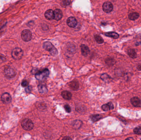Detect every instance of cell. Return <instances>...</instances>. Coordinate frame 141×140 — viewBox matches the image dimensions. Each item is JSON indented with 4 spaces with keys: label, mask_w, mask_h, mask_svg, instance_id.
Wrapping results in <instances>:
<instances>
[{
    "label": "cell",
    "mask_w": 141,
    "mask_h": 140,
    "mask_svg": "<svg viewBox=\"0 0 141 140\" xmlns=\"http://www.w3.org/2000/svg\"><path fill=\"white\" fill-rule=\"evenodd\" d=\"M94 39H95L96 41L98 44H102L104 42V40L103 39L100 35H95L94 36Z\"/></svg>",
    "instance_id": "cell-23"
},
{
    "label": "cell",
    "mask_w": 141,
    "mask_h": 140,
    "mask_svg": "<svg viewBox=\"0 0 141 140\" xmlns=\"http://www.w3.org/2000/svg\"><path fill=\"white\" fill-rule=\"evenodd\" d=\"M84 107V106H79L76 107V110L78 111L79 112L82 113L84 112V111H86V108L85 107Z\"/></svg>",
    "instance_id": "cell-25"
},
{
    "label": "cell",
    "mask_w": 141,
    "mask_h": 140,
    "mask_svg": "<svg viewBox=\"0 0 141 140\" xmlns=\"http://www.w3.org/2000/svg\"><path fill=\"white\" fill-rule=\"evenodd\" d=\"M50 72L47 69H45L41 71L37 72L35 74L36 78L38 80L42 81L47 78L49 75Z\"/></svg>",
    "instance_id": "cell-2"
},
{
    "label": "cell",
    "mask_w": 141,
    "mask_h": 140,
    "mask_svg": "<svg viewBox=\"0 0 141 140\" xmlns=\"http://www.w3.org/2000/svg\"><path fill=\"white\" fill-rule=\"evenodd\" d=\"M25 90H26V93H30L32 90V87L31 86H27V87L25 89Z\"/></svg>",
    "instance_id": "cell-33"
},
{
    "label": "cell",
    "mask_w": 141,
    "mask_h": 140,
    "mask_svg": "<svg viewBox=\"0 0 141 140\" xmlns=\"http://www.w3.org/2000/svg\"><path fill=\"white\" fill-rule=\"evenodd\" d=\"M28 84H29V83L26 80H24L21 83V86H22L24 87H26L27 86Z\"/></svg>",
    "instance_id": "cell-31"
},
{
    "label": "cell",
    "mask_w": 141,
    "mask_h": 140,
    "mask_svg": "<svg viewBox=\"0 0 141 140\" xmlns=\"http://www.w3.org/2000/svg\"><path fill=\"white\" fill-rule=\"evenodd\" d=\"M38 88L40 93L46 94L48 92V89L45 85L39 84L38 86Z\"/></svg>",
    "instance_id": "cell-15"
},
{
    "label": "cell",
    "mask_w": 141,
    "mask_h": 140,
    "mask_svg": "<svg viewBox=\"0 0 141 140\" xmlns=\"http://www.w3.org/2000/svg\"><path fill=\"white\" fill-rule=\"evenodd\" d=\"M140 16V15L139 13L136 12H132L130 13L128 15V18L131 20L135 21L138 19Z\"/></svg>",
    "instance_id": "cell-17"
},
{
    "label": "cell",
    "mask_w": 141,
    "mask_h": 140,
    "mask_svg": "<svg viewBox=\"0 0 141 140\" xmlns=\"http://www.w3.org/2000/svg\"><path fill=\"white\" fill-rule=\"evenodd\" d=\"M101 78L104 82H109L112 80V78L107 74H102L101 76Z\"/></svg>",
    "instance_id": "cell-20"
},
{
    "label": "cell",
    "mask_w": 141,
    "mask_h": 140,
    "mask_svg": "<svg viewBox=\"0 0 141 140\" xmlns=\"http://www.w3.org/2000/svg\"><path fill=\"white\" fill-rule=\"evenodd\" d=\"M104 35L105 36H107V37L113 38L115 39H118L119 37V35L117 33L114 32H107V33H105Z\"/></svg>",
    "instance_id": "cell-19"
},
{
    "label": "cell",
    "mask_w": 141,
    "mask_h": 140,
    "mask_svg": "<svg viewBox=\"0 0 141 140\" xmlns=\"http://www.w3.org/2000/svg\"><path fill=\"white\" fill-rule=\"evenodd\" d=\"M77 23L78 22L76 19L73 16L68 17L67 19V24L71 28H75L76 27Z\"/></svg>",
    "instance_id": "cell-8"
},
{
    "label": "cell",
    "mask_w": 141,
    "mask_h": 140,
    "mask_svg": "<svg viewBox=\"0 0 141 140\" xmlns=\"http://www.w3.org/2000/svg\"><path fill=\"white\" fill-rule=\"evenodd\" d=\"M70 88L73 90H77L79 87V84L77 81L73 80L69 83Z\"/></svg>",
    "instance_id": "cell-14"
},
{
    "label": "cell",
    "mask_w": 141,
    "mask_h": 140,
    "mask_svg": "<svg viewBox=\"0 0 141 140\" xmlns=\"http://www.w3.org/2000/svg\"><path fill=\"white\" fill-rule=\"evenodd\" d=\"M61 95L63 97L64 99L66 100H70L72 97V94L70 92L68 91H64L62 92Z\"/></svg>",
    "instance_id": "cell-16"
},
{
    "label": "cell",
    "mask_w": 141,
    "mask_h": 140,
    "mask_svg": "<svg viewBox=\"0 0 141 140\" xmlns=\"http://www.w3.org/2000/svg\"><path fill=\"white\" fill-rule=\"evenodd\" d=\"M23 55V51L20 48H16L12 51V56L15 60H20L21 58Z\"/></svg>",
    "instance_id": "cell-4"
},
{
    "label": "cell",
    "mask_w": 141,
    "mask_h": 140,
    "mask_svg": "<svg viewBox=\"0 0 141 140\" xmlns=\"http://www.w3.org/2000/svg\"><path fill=\"white\" fill-rule=\"evenodd\" d=\"M21 126L24 130L30 131L34 128V124L32 121L29 119L24 120L21 123Z\"/></svg>",
    "instance_id": "cell-3"
},
{
    "label": "cell",
    "mask_w": 141,
    "mask_h": 140,
    "mask_svg": "<svg viewBox=\"0 0 141 140\" xmlns=\"http://www.w3.org/2000/svg\"><path fill=\"white\" fill-rule=\"evenodd\" d=\"M132 104L135 107H140L141 106V100L137 97H134L130 99Z\"/></svg>",
    "instance_id": "cell-11"
},
{
    "label": "cell",
    "mask_w": 141,
    "mask_h": 140,
    "mask_svg": "<svg viewBox=\"0 0 141 140\" xmlns=\"http://www.w3.org/2000/svg\"><path fill=\"white\" fill-rule=\"evenodd\" d=\"M32 37V34L30 31L29 30H24L21 33V38L23 41L25 42H29L30 41Z\"/></svg>",
    "instance_id": "cell-5"
},
{
    "label": "cell",
    "mask_w": 141,
    "mask_h": 140,
    "mask_svg": "<svg viewBox=\"0 0 141 140\" xmlns=\"http://www.w3.org/2000/svg\"><path fill=\"white\" fill-rule=\"evenodd\" d=\"M133 132L136 134H137V135L141 134V127H138L135 128L133 130Z\"/></svg>",
    "instance_id": "cell-26"
},
{
    "label": "cell",
    "mask_w": 141,
    "mask_h": 140,
    "mask_svg": "<svg viewBox=\"0 0 141 140\" xmlns=\"http://www.w3.org/2000/svg\"><path fill=\"white\" fill-rule=\"evenodd\" d=\"M1 100L5 104H8L10 103L12 100L11 95L7 93H3L1 96Z\"/></svg>",
    "instance_id": "cell-9"
},
{
    "label": "cell",
    "mask_w": 141,
    "mask_h": 140,
    "mask_svg": "<svg viewBox=\"0 0 141 140\" xmlns=\"http://www.w3.org/2000/svg\"><path fill=\"white\" fill-rule=\"evenodd\" d=\"M6 22L5 21H0V29H1L3 27V26H5V24H6Z\"/></svg>",
    "instance_id": "cell-32"
},
{
    "label": "cell",
    "mask_w": 141,
    "mask_h": 140,
    "mask_svg": "<svg viewBox=\"0 0 141 140\" xmlns=\"http://www.w3.org/2000/svg\"><path fill=\"white\" fill-rule=\"evenodd\" d=\"M107 104H108L109 106V107H110V110H112V109H114V105H113V104H112V102H109L108 103H107Z\"/></svg>",
    "instance_id": "cell-34"
},
{
    "label": "cell",
    "mask_w": 141,
    "mask_h": 140,
    "mask_svg": "<svg viewBox=\"0 0 141 140\" xmlns=\"http://www.w3.org/2000/svg\"><path fill=\"white\" fill-rule=\"evenodd\" d=\"M63 140H70V139H71V138H70V137H65L63 138Z\"/></svg>",
    "instance_id": "cell-35"
},
{
    "label": "cell",
    "mask_w": 141,
    "mask_h": 140,
    "mask_svg": "<svg viewBox=\"0 0 141 140\" xmlns=\"http://www.w3.org/2000/svg\"><path fill=\"white\" fill-rule=\"evenodd\" d=\"M114 6L110 2H105L102 5V9L105 12L109 13L112 11Z\"/></svg>",
    "instance_id": "cell-6"
},
{
    "label": "cell",
    "mask_w": 141,
    "mask_h": 140,
    "mask_svg": "<svg viewBox=\"0 0 141 140\" xmlns=\"http://www.w3.org/2000/svg\"><path fill=\"white\" fill-rule=\"evenodd\" d=\"M64 108L65 109V111H66L67 112L70 113L71 112V108L68 104L65 105L64 106Z\"/></svg>",
    "instance_id": "cell-29"
},
{
    "label": "cell",
    "mask_w": 141,
    "mask_h": 140,
    "mask_svg": "<svg viewBox=\"0 0 141 140\" xmlns=\"http://www.w3.org/2000/svg\"><path fill=\"white\" fill-rule=\"evenodd\" d=\"M128 55L132 58L135 59L136 58L137 53L135 49H130L128 51Z\"/></svg>",
    "instance_id": "cell-21"
},
{
    "label": "cell",
    "mask_w": 141,
    "mask_h": 140,
    "mask_svg": "<svg viewBox=\"0 0 141 140\" xmlns=\"http://www.w3.org/2000/svg\"><path fill=\"white\" fill-rule=\"evenodd\" d=\"M130 140H133L134 139L133 138H128V139H127V140H130Z\"/></svg>",
    "instance_id": "cell-37"
},
{
    "label": "cell",
    "mask_w": 141,
    "mask_h": 140,
    "mask_svg": "<svg viewBox=\"0 0 141 140\" xmlns=\"http://www.w3.org/2000/svg\"><path fill=\"white\" fill-rule=\"evenodd\" d=\"M67 49L71 54H74L76 52V47L74 44H72L71 43L68 45Z\"/></svg>",
    "instance_id": "cell-22"
},
{
    "label": "cell",
    "mask_w": 141,
    "mask_h": 140,
    "mask_svg": "<svg viewBox=\"0 0 141 140\" xmlns=\"http://www.w3.org/2000/svg\"><path fill=\"white\" fill-rule=\"evenodd\" d=\"M71 0H62V5L63 6H67L70 5Z\"/></svg>",
    "instance_id": "cell-27"
},
{
    "label": "cell",
    "mask_w": 141,
    "mask_h": 140,
    "mask_svg": "<svg viewBox=\"0 0 141 140\" xmlns=\"http://www.w3.org/2000/svg\"><path fill=\"white\" fill-rule=\"evenodd\" d=\"M114 61L112 59H107L106 60V62L107 64L108 65H113L114 64Z\"/></svg>",
    "instance_id": "cell-30"
},
{
    "label": "cell",
    "mask_w": 141,
    "mask_h": 140,
    "mask_svg": "<svg viewBox=\"0 0 141 140\" xmlns=\"http://www.w3.org/2000/svg\"><path fill=\"white\" fill-rule=\"evenodd\" d=\"M138 69L139 70H141V65H139L138 67Z\"/></svg>",
    "instance_id": "cell-36"
},
{
    "label": "cell",
    "mask_w": 141,
    "mask_h": 140,
    "mask_svg": "<svg viewBox=\"0 0 141 140\" xmlns=\"http://www.w3.org/2000/svg\"><path fill=\"white\" fill-rule=\"evenodd\" d=\"M54 19L56 21H59L62 19L63 16V13L60 9H56L54 11Z\"/></svg>",
    "instance_id": "cell-10"
},
{
    "label": "cell",
    "mask_w": 141,
    "mask_h": 140,
    "mask_svg": "<svg viewBox=\"0 0 141 140\" xmlns=\"http://www.w3.org/2000/svg\"><path fill=\"white\" fill-rule=\"evenodd\" d=\"M45 16L47 19L49 20L53 19H54V13L53 11L51 9L47 10L45 13Z\"/></svg>",
    "instance_id": "cell-13"
},
{
    "label": "cell",
    "mask_w": 141,
    "mask_h": 140,
    "mask_svg": "<svg viewBox=\"0 0 141 140\" xmlns=\"http://www.w3.org/2000/svg\"><path fill=\"white\" fill-rule=\"evenodd\" d=\"M81 54L84 56H87L90 52L89 48L88 46L85 44H82L81 45Z\"/></svg>",
    "instance_id": "cell-12"
},
{
    "label": "cell",
    "mask_w": 141,
    "mask_h": 140,
    "mask_svg": "<svg viewBox=\"0 0 141 140\" xmlns=\"http://www.w3.org/2000/svg\"><path fill=\"white\" fill-rule=\"evenodd\" d=\"M91 118L92 121H93V122H95L98 121L100 119H101L102 118V116L99 114L94 115H93V116H91Z\"/></svg>",
    "instance_id": "cell-24"
},
{
    "label": "cell",
    "mask_w": 141,
    "mask_h": 140,
    "mask_svg": "<svg viewBox=\"0 0 141 140\" xmlns=\"http://www.w3.org/2000/svg\"><path fill=\"white\" fill-rule=\"evenodd\" d=\"M4 74L6 77L8 78H12L16 75V72L14 69L10 67L5 68L4 70Z\"/></svg>",
    "instance_id": "cell-7"
},
{
    "label": "cell",
    "mask_w": 141,
    "mask_h": 140,
    "mask_svg": "<svg viewBox=\"0 0 141 140\" xmlns=\"http://www.w3.org/2000/svg\"><path fill=\"white\" fill-rule=\"evenodd\" d=\"M102 109L103 111H107L109 110H110L109 106L108 104L103 105L102 106Z\"/></svg>",
    "instance_id": "cell-28"
},
{
    "label": "cell",
    "mask_w": 141,
    "mask_h": 140,
    "mask_svg": "<svg viewBox=\"0 0 141 140\" xmlns=\"http://www.w3.org/2000/svg\"><path fill=\"white\" fill-rule=\"evenodd\" d=\"M83 124V122L80 120H76L73 122V127L75 129H80Z\"/></svg>",
    "instance_id": "cell-18"
},
{
    "label": "cell",
    "mask_w": 141,
    "mask_h": 140,
    "mask_svg": "<svg viewBox=\"0 0 141 140\" xmlns=\"http://www.w3.org/2000/svg\"><path fill=\"white\" fill-rule=\"evenodd\" d=\"M43 48L46 50L50 52L51 55L55 56L57 55L58 51L53 45L50 42H46L43 44Z\"/></svg>",
    "instance_id": "cell-1"
}]
</instances>
